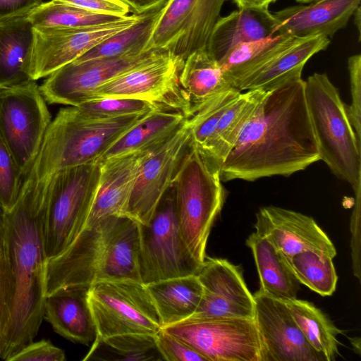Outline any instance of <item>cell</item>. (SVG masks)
<instances>
[{"mask_svg": "<svg viewBox=\"0 0 361 361\" xmlns=\"http://www.w3.org/2000/svg\"><path fill=\"white\" fill-rule=\"evenodd\" d=\"M255 233L266 238L286 258L311 250L334 259L336 250L314 219L279 207H261L256 214Z\"/></svg>", "mask_w": 361, "mask_h": 361, "instance_id": "cell-19", "label": "cell"}, {"mask_svg": "<svg viewBox=\"0 0 361 361\" xmlns=\"http://www.w3.org/2000/svg\"><path fill=\"white\" fill-rule=\"evenodd\" d=\"M305 93L320 160L355 190L360 188L361 144L338 88L325 73H315L305 80Z\"/></svg>", "mask_w": 361, "mask_h": 361, "instance_id": "cell-6", "label": "cell"}, {"mask_svg": "<svg viewBox=\"0 0 361 361\" xmlns=\"http://www.w3.org/2000/svg\"><path fill=\"white\" fill-rule=\"evenodd\" d=\"M220 168L189 144L171 187L182 237L193 257L201 264L212 227L225 201Z\"/></svg>", "mask_w": 361, "mask_h": 361, "instance_id": "cell-5", "label": "cell"}, {"mask_svg": "<svg viewBox=\"0 0 361 361\" xmlns=\"http://www.w3.org/2000/svg\"><path fill=\"white\" fill-rule=\"evenodd\" d=\"M23 176L0 131V211L10 210L20 190Z\"/></svg>", "mask_w": 361, "mask_h": 361, "instance_id": "cell-39", "label": "cell"}, {"mask_svg": "<svg viewBox=\"0 0 361 361\" xmlns=\"http://www.w3.org/2000/svg\"><path fill=\"white\" fill-rule=\"evenodd\" d=\"M100 174L99 161L66 168L52 174L44 226L47 259L67 249L84 228Z\"/></svg>", "mask_w": 361, "mask_h": 361, "instance_id": "cell-7", "label": "cell"}, {"mask_svg": "<svg viewBox=\"0 0 361 361\" xmlns=\"http://www.w3.org/2000/svg\"><path fill=\"white\" fill-rule=\"evenodd\" d=\"M180 82L188 100L190 117L216 96L233 88L207 47L192 53L183 61Z\"/></svg>", "mask_w": 361, "mask_h": 361, "instance_id": "cell-28", "label": "cell"}, {"mask_svg": "<svg viewBox=\"0 0 361 361\" xmlns=\"http://www.w3.org/2000/svg\"><path fill=\"white\" fill-rule=\"evenodd\" d=\"M238 8H268L270 4L278 0H231Z\"/></svg>", "mask_w": 361, "mask_h": 361, "instance_id": "cell-47", "label": "cell"}, {"mask_svg": "<svg viewBox=\"0 0 361 361\" xmlns=\"http://www.w3.org/2000/svg\"><path fill=\"white\" fill-rule=\"evenodd\" d=\"M64 351L49 340L32 341L12 355L7 361H65Z\"/></svg>", "mask_w": 361, "mask_h": 361, "instance_id": "cell-42", "label": "cell"}, {"mask_svg": "<svg viewBox=\"0 0 361 361\" xmlns=\"http://www.w3.org/2000/svg\"><path fill=\"white\" fill-rule=\"evenodd\" d=\"M90 286L63 288L46 297L45 319L54 331L75 343L88 345L97 329L88 301Z\"/></svg>", "mask_w": 361, "mask_h": 361, "instance_id": "cell-22", "label": "cell"}, {"mask_svg": "<svg viewBox=\"0 0 361 361\" xmlns=\"http://www.w3.org/2000/svg\"><path fill=\"white\" fill-rule=\"evenodd\" d=\"M147 113L92 119L80 116L75 106L61 109L51 120L25 174L40 178L66 168L97 162L115 141Z\"/></svg>", "mask_w": 361, "mask_h": 361, "instance_id": "cell-4", "label": "cell"}, {"mask_svg": "<svg viewBox=\"0 0 361 361\" xmlns=\"http://www.w3.org/2000/svg\"><path fill=\"white\" fill-rule=\"evenodd\" d=\"M246 245L252 250L255 261L260 281L259 290L283 302L297 298L300 282L286 257L255 232L248 236Z\"/></svg>", "mask_w": 361, "mask_h": 361, "instance_id": "cell-30", "label": "cell"}, {"mask_svg": "<svg viewBox=\"0 0 361 361\" xmlns=\"http://www.w3.org/2000/svg\"><path fill=\"white\" fill-rule=\"evenodd\" d=\"M157 349L166 361H207L183 341L162 328L154 335Z\"/></svg>", "mask_w": 361, "mask_h": 361, "instance_id": "cell-41", "label": "cell"}, {"mask_svg": "<svg viewBox=\"0 0 361 361\" xmlns=\"http://www.w3.org/2000/svg\"><path fill=\"white\" fill-rule=\"evenodd\" d=\"M88 301L97 329L95 338L126 334L155 335L162 328L152 299L141 282H97L90 286Z\"/></svg>", "mask_w": 361, "mask_h": 361, "instance_id": "cell-9", "label": "cell"}, {"mask_svg": "<svg viewBox=\"0 0 361 361\" xmlns=\"http://www.w3.org/2000/svg\"><path fill=\"white\" fill-rule=\"evenodd\" d=\"M296 39L281 34L241 43L231 48L218 63L230 85L242 92L252 76Z\"/></svg>", "mask_w": 361, "mask_h": 361, "instance_id": "cell-25", "label": "cell"}, {"mask_svg": "<svg viewBox=\"0 0 361 361\" xmlns=\"http://www.w3.org/2000/svg\"><path fill=\"white\" fill-rule=\"evenodd\" d=\"M354 24L357 27L358 32V41H360V35H361V8L360 6H359L353 12V16Z\"/></svg>", "mask_w": 361, "mask_h": 361, "instance_id": "cell-48", "label": "cell"}, {"mask_svg": "<svg viewBox=\"0 0 361 361\" xmlns=\"http://www.w3.org/2000/svg\"><path fill=\"white\" fill-rule=\"evenodd\" d=\"M285 302L311 347L326 361H334L340 355L337 336L343 331L313 303L297 298Z\"/></svg>", "mask_w": 361, "mask_h": 361, "instance_id": "cell-32", "label": "cell"}, {"mask_svg": "<svg viewBox=\"0 0 361 361\" xmlns=\"http://www.w3.org/2000/svg\"><path fill=\"white\" fill-rule=\"evenodd\" d=\"M240 93L238 89L231 88L216 96L190 117V143L203 155H207L222 114Z\"/></svg>", "mask_w": 361, "mask_h": 361, "instance_id": "cell-37", "label": "cell"}, {"mask_svg": "<svg viewBox=\"0 0 361 361\" xmlns=\"http://www.w3.org/2000/svg\"><path fill=\"white\" fill-rule=\"evenodd\" d=\"M276 20L268 8H241L219 17L207 49L219 61L237 44L274 35Z\"/></svg>", "mask_w": 361, "mask_h": 361, "instance_id": "cell-24", "label": "cell"}, {"mask_svg": "<svg viewBox=\"0 0 361 361\" xmlns=\"http://www.w3.org/2000/svg\"><path fill=\"white\" fill-rule=\"evenodd\" d=\"M27 15L0 20V90L28 83L34 26Z\"/></svg>", "mask_w": 361, "mask_h": 361, "instance_id": "cell-23", "label": "cell"}, {"mask_svg": "<svg viewBox=\"0 0 361 361\" xmlns=\"http://www.w3.org/2000/svg\"><path fill=\"white\" fill-rule=\"evenodd\" d=\"M183 64L169 53L157 50L140 64L102 85L92 99H141L190 117L188 100L180 82Z\"/></svg>", "mask_w": 361, "mask_h": 361, "instance_id": "cell-12", "label": "cell"}, {"mask_svg": "<svg viewBox=\"0 0 361 361\" xmlns=\"http://www.w3.org/2000/svg\"><path fill=\"white\" fill-rule=\"evenodd\" d=\"M147 151L99 161V186L85 225L109 216H126L140 163Z\"/></svg>", "mask_w": 361, "mask_h": 361, "instance_id": "cell-21", "label": "cell"}, {"mask_svg": "<svg viewBox=\"0 0 361 361\" xmlns=\"http://www.w3.org/2000/svg\"><path fill=\"white\" fill-rule=\"evenodd\" d=\"M329 44L330 39L322 35L297 38L252 76L245 84L242 92L255 90L269 92L292 78L301 76L307 61L317 53L325 50Z\"/></svg>", "mask_w": 361, "mask_h": 361, "instance_id": "cell-26", "label": "cell"}, {"mask_svg": "<svg viewBox=\"0 0 361 361\" xmlns=\"http://www.w3.org/2000/svg\"><path fill=\"white\" fill-rule=\"evenodd\" d=\"M253 297L262 361H326L307 341L285 302L259 289Z\"/></svg>", "mask_w": 361, "mask_h": 361, "instance_id": "cell-18", "label": "cell"}, {"mask_svg": "<svg viewBox=\"0 0 361 361\" xmlns=\"http://www.w3.org/2000/svg\"><path fill=\"white\" fill-rule=\"evenodd\" d=\"M51 176L25 175L13 207L0 211V252L9 290V324L0 349L6 361L33 341L44 319V226Z\"/></svg>", "mask_w": 361, "mask_h": 361, "instance_id": "cell-1", "label": "cell"}, {"mask_svg": "<svg viewBox=\"0 0 361 361\" xmlns=\"http://www.w3.org/2000/svg\"><path fill=\"white\" fill-rule=\"evenodd\" d=\"M188 118L171 109L151 111L115 141L98 161L154 148L169 138Z\"/></svg>", "mask_w": 361, "mask_h": 361, "instance_id": "cell-27", "label": "cell"}, {"mask_svg": "<svg viewBox=\"0 0 361 361\" xmlns=\"http://www.w3.org/2000/svg\"><path fill=\"white\" fill-rule=\"evenodd\" d=\"M352 102L345 106L346 112L356 138L361 144V55L350 56L348 59Z\"/></svg>", "mask_w": 361, "mask_h": 361, "instance_id": "cell-40", "label": "cell"}, {"mask_svg": "<svg viewBox=\"0 0 361 361\" xmlns=\"http://www.w3.org/2000/svg\"><path fill=\"white\" fill-rule=\"evenodd\" d=\"M90 12L123 17L130 13V7L122 0H54Z\"/></svg>", "mask_w": 361, "mask_h": 361, "instance_id": "cell-43", "label": "cell"}, {"mask_svg": "<svg viewBox=\"0 0 361 361\" xmlns=\"http://www.w3.org/2000/svg\"><path fill=\"white\" fill-rule=\"evenodd\" d=\"M190 126L188 118L169 138L144 154L126 216L140 224L149 223L171 186L178 164L190 144Z\"/></svg>", "mask_w": 361, "mask_h": 361, "instance_id": "cell-14", "label": "cell"}, {"mask_svg": "<svg viewBox=\"0 0 361 361\" xmlns=\"http://www.w3.org/2000/svg\"><path fill=\"white\" fill-rule=\"evenodd\" d=\"M164 360L154 335L126 334L95 338L83 360Z\"/></svg>", "mask_w": 361, "mask_h": 361, "instance_id": "cell-33", "label": "cell"}, {"mask_svg": "<svg viewBox=\"0 0 361 361\" xmlns=\"http://www.w3.org/2000/svg\"><path fill=\"white\" fill-rule=\"evenodd\" d=\"M35 27H85L114 23L123 17L96 13L51 0L27 14Z\"/></svg>", "mask_w": 361, "mask_h": 361, "instance_id": "cell-35", "label": "cell"}, {"mask_svg": "<svg viewBox=\"0 0 361 361\" xmlns=\"http://www.w3.org/2000/svg\"><path fill=\"white\" fill-rule=\"evenodd\" d=\"M133 14L140 15L161 7L166 0H122Z\"/></svg>", "mask_w": 361, "mask_h": 361, "instance_id": "cell-46", "label": "cell"}, {"mask_svg": "<svg viewBox=\"0 0 361 361\" xmlns=\"http://www.w3.org/2000/svg\"><path fill=\"white\" fill-rule=\"evenodd\" d=\"M225 0H166L145 51L161 50L184 61L207 47Z\"/></svg>", "mask_w": 361, "mask_h": 361, "instance_id": "cell-11", "label": "cell"}, {"mask_svg": "<svg viewBox=\"0 0 361 361\" xmlns=\"http://www.w3.org/2000/svg\"><path fill=\"white\" fill-rule=\"evenodd\" d=\"M319 0H295L296 2L298 3H300V4H310V3H312V2H315V1H317Z\"/></svg>", "mask_w": 361, "mask_h": 361, "instance_id": "cell-49", "label": "cell"}, {"mask_svg": "<svg viewBox=\"0 0 361 361\" xmlns=\"http://www.w3.org/2000/svg\"><path fill=\"white\" fill-rule=\"evenodd\" d=\"M359 6L360 0H319L286 7L273 13L274 35L297 38L322 35L330 39L346 27Z\"/></svg>", "mask_w": 361, "mask_h": 361, "instance_id": "cell-20", "label": "cell"}, {"mask_svg": "<svg viewBox=\"0 0 361 361\" xmlns=\"http://www.w3.org/2000/svg\"><path fill=\"white\" fill-rule=\"evenodd\" d=\"M140 15L101 25L85 27H35L31 76L47 78L74 61L109 37L135 23Z\"/></svg>", "mask_w": 361, "mask_h": 361, "instance_id": "cell-16", "label": "cell"}, {"mask_svg": "<svg viewBox=\"0 0 361 361\" xmlns=\"http://www.w3.org/2000/svg\"><path fill=\"white\" fill-rule=\"evenodd\" d=\"M157 51L74 61L47 76L39 90L48 103L76 106L91 99L102 85L140 64Z\"/></svg>", "mask_w": 361, "mask_h": 361, "instance_id": "cell-15", "label": "cell"}, {"mask_svg": "<svg viewBox=\"0 0 361 361\" xmlns=\"http://www.w3.org/2000/svg\"><path fill=\"white\" fill-rule=\"evenodd\" d=\"M197 276L202 296L194 314L185 321L254 319L255 299L239 267L226 259L206 257Z\"/></svg>", "mask_w": 361, "mask_h": 361, "instance_id": "cell-17", "label": "cell"}, {"mask_svg": "<svg viewBox=\"0 0 361 361\" xmlns=\"http://www.w3.org/2000/svg\"><path fill=\"white\" fill-rule=\"evenodd\" d=\"M139 225V269L144 285L197 274L202 264L193 257L182 237L171 186L149 223Z\"/></svg>", "mask_w": 361, "mask_h": 361, "instance_id": "cell-8", "label": "cell"}, {"mask_svg": "<svg viewBox=\"0 0 361 361\" xmlns=\"http://www.w3.org/2000/svg\"><path fill=\"white\" fill-rule=\"evenodd\" d=\"M162 328L189 319L197 310L202 286L197 275L161 280L145 285Z\"/></svg>", "mask_w": 361, "mask_h": 361, "instance_id": "cell-29", "label": "cell"}, {"mask_svg": "<svg viewBox=\"0 0 361 361\" xmlns=\"http://www.w3.org/2000/svg\"><path fill=\"white\" fill-rule=\"evenodd\" d=\"M162 329L207 361H262V343L254 319L184 321Z\"/></svg>", "mask_w": 361, "mask_h": 361, "instance_id": "cell-13", "label": "cell"}, {"mask_svg": "<svg viewBox=\"0 0 361 361\" xmlns=\"http://www.w3.org/2000/svg\"><path fill=\"white\" fill-rule=\"evenodd\" d=\"M266 93L259 90L241 92L222 114L207 155L204 156L220 169Z\"/></svg>", "mask_w": 361, "mask_h": 361, "instance_id": "cell-31", "label": "cell"}, {"mask_svg": "<svg viewBox=\"0 0 361 361\" xmlns=\"http://www.w3.org/2000/svg\"><path fill=\"white\" fill-rule=\"evenodd\" d=\"M161 7L140 14L132 25L109 37L75 61H82L147 51L145 47Z\"/></svg>", "mask_w": 361, "mask_h": 361, "instance_id": "cell-34", "label": "cell"}, {"mask_svg": "<svg viewBox=\"0 0 361 361\" xmlns=\"http://www.w3.org/2000/svg\"><path fill=\"white\" fill-rule=\"evenodd\" d=\"M75 107L80 116L92 119L137 115L161 108L151 102L141 99L114 97L92 99Z\"/></svg>", "mask_w": 361, "mask_h": 361, "instance_id": "cell-38", "label": "cell"}, {"mask_svg": "<svg viewBox=\"0 0 361 361\" xmlns=\"http://www.w3.org/2000/svg\"><path fill=\"white\" fill-rule=\"evenodd\" d=\"M332 259L311 250L286 258L300 283L322 296L331 295L336 288L338 276Z\"/></svg>", "mask_w": 361, "mask_h": 361, "instance_id": "cell-36", "label": "cell"}, {"mask_svg": "<svg viewBox=\"0 0 361 361\" xmlns=\"http://www.w3.org/2000/svg\"><path fill=\"white\" fill-rule=\"evenodd\" d=\"M51 121L35 81L0 90V131L23 176L36 158Z\"/></svg>", "mask_w": 361, "mask_h": 361, "instance_id": "cell-10", "label": "cell"}, {"mask_svg": "<svg viewBox=\"0 0 361 361\" xmlns=\"http://www.w3.org/2000/svg\"><path fill=\"white\" fill-rule=\"evenodd\" d=\"M9 290L6 271L0 252V349L9 324Z\"/></svg>", "mask_w": 361, "mask_h": 361, "instance_id": "cell-44", "label": "cell"}, {"mask_svg": "<svg viewBox=\"0 0 361 361\" xmlns=\"http://www.w3.org/2000/svg\"><path fill=\"white\" fill-rule=\"evenodd\" d=\"M305 87L297 76L267 92L221 166L222 182L288 177L320 160Z\"/></svg>", "mask_w": 361, "mask_h": 361, "instance_id": "cell-2", "label": "cell"}, {"mask_svg": "<svg viewBox=\"0 0 361 361\" xmlns=\"http://www.w3.org/2000/svg\"><path fill=\"white\" fill-rule=\"evenodd\" d=\"M139 251L140 225L136 221L109 216L87 224L67 249L48 259L45 295L102 281L141 282Z\"/></svg>", "mask_w": 361, "mask_h": 361, "instance_id": "cell-3", "label": "cell"}, {"mask_svg": "<svg viewBox=\"0 0 361 361\" xmlns=\"http://www.w3.org/2000/svg\"><path fill=\"white\" fill-rule=\"evenodd\" d=\"M44 0H0V20L27 15Z\"/></svg>", "mask_w": 361, "mask_h": 361, "instance_id": "cell-45", "label": "cell"}]
</instances>
